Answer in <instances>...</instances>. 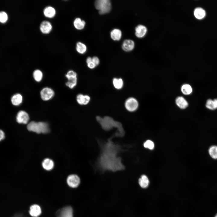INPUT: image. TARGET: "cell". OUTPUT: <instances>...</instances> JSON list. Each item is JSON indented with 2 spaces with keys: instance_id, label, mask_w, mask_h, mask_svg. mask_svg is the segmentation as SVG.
<instances>
[{
  "instance_id": "d6986e66",
  "label": "cell",
  "mask_w": 217,
  "mask_h": 217,
  "mask_svg": "<svg viewBox=\"0 0 217 217\" xmlns=\"http://www.w3.org/2000/svg\"><path fill=\"white\" fill-rule=\"evenodd\" d=\"M206 106L207 108L211 110H214L217 108V99L213 100L209 99L206 101Z\"/></svg>"
},
{
  "instance_id": "f546056e",
  "label": "cell",
  "mask_w": 217,
  "mask_h": 217,
  "mask_svg": "<svg viewBox=\"0 0 217 217\" xmlns=\"http://www.w3.org/2000/svg\"><path fill=\"white\" fill-rule=\"evenodd\" d=\"M90 97L88 95H84V101L83 105H86L90 102Z\"/></svg>"
},
{
  "instance_id": "d6a6232c",
  "label": "cell",
  "mask_w": 217,
  "mask_h": 217,
  "mask_svg": "<svg viewBox=\"0 0 217 217\" xmlns=\"http://www.w3.org/2000/svg\"><path fill=\"white\" fill-rule=\"evenodd\" d=\"M5 138V134L2 130H0V141L3 140Z\"/></svg>"
},
{
  "instance_id": "e0dca14e",
  "label": "cell",
  "mask_w": 217,
  "mask_h": 217,
  "mask_svg": "<svg viewBox=\"0 0 217 217\" xmlns=\"http://www.w3.org/2000/svg\"><path fill=\"white\" fill-rule=\"evenodd\" d=\"M138 183L141 187L146 188L149 186V181L146 175H142L139 179Z\"/></svg>"
},
{
  "instance_id": "277c9868",
  "label": "cell",
  "mask_w": 217,
  "mask_h": 217,
  "mask_svg": "<svg viewBox=\"0 0 217 217\" xmlns=\"http://www.w3.org/2000/svg\"><path fill=\"white\" fill-rule=\"evenodd\" d=\"M124 106L126 109L130 112H133L137 109L138 103L135 98L131 97L127 99L124 103Z\"/></svg>"
},
{
  "instance_id": "83f0119b",
  "label": "cell",
  "mask_w": 217,
  "mask_h": 217,
  "mask_svg": "<svg viewBox=\"0 0 217 217\" xmlns=\"http://www.w3.org/2000/svg\"><path fill=\"white\" fill-rule=\"evenodd\" d=\"M8 19V15L5 12L2 11L0 12V22L4 23L7 21Z\"/></svg>"
},
{
  "instance_id": "ffe728a7",
  "label": "cell",
  "mask_w": 217,
  "mask_h": 217,
  "mask_svg": "<svg viewBox=\"0 0 217 217\" xmlns=\"http://www.w3.org/2000/svg\"><path fill=\"white\" fill-rule=\"evenodd\" d=\"M208 151L209 155L212 159H217V145L211 146L208 148Z\"/></svg>"
},
{
  "instance_id": "7c38bea8",
  "label": "cell",
  "mask_w": 217,
  "mask_h": 217,
  "mask_svg": "<svg viewBox=\"0 0 217 217\" xmlns=\"http://www.w3.org/2000/svg\"><path fill=\"white\" fill-rule=\"evenodd\" d=\"M135 35L139 38H141L144 36L147 31L146 28L142 25H139L137 26L135 28Z\"/></svg>"
},
{
  "instance_id": "836d02e7",
  "label": "cell",
  "mask_w": 217,
  "mask_h": 217,
  "mask_svg": "<svg viewBox=\"0 0 217 217\" xmlns=\"http://www.w3.org/2000/svg\"><path fill=\"white\" fill-rule=\"evenodd\" d=\"M86 61L87 64L92 61V58L90 57H88L87 58Z\"/></svg>"
},
{
  "instance_id": "1f68e13d",
  "label": "cell",
  "mask_w": 217,
  "mask_h": 217,
  "mask_svg": "<svg viewBox=\"0 0 217 217\" xmlns=\"http://www.w3.org/2000/svg\"><path fill=\"white\" fill-rule=\"evenodd\" d=\"M87 65L88 67L91 69H94L96 66L92 61L87 64Z\"/></svg>"
},
{
  "instance_id": "cb8c5ba5",
  "label": "cell",
  "mask_w": 217,
  "mask_h": 217,
  "mask_svg": "<svg viewBox=\"0 0 217 217\" xmlns=\"http://www.w3.org/2000/svg\"><path fill=\"white\" fill-rule=\"evenodd\" d=\"M112 83L114 87L117 89H121L123 87L124 82L121 78H114L112 80Z\"/></svg>"
},
{
  "instance_id": "6da1fadb",
  "label": "cell",
  "mask_w": 217,
  "mask_h": 217,
  "mask_svg": "<svg viewBox=\"0 0 217 217\" xmlns=\"http://www.w3.org/2000/svg\"><path fill=\"white\" fill-rule=\"evenodd\" d=\"M27 128L28 131L38 134H46L49 131L48 124L42 122L31 121L28 124Z\"/></svg>"
},
{
  "instance_id": "ac0fdd59",
  "label": "cell",
  "mask_w": 217,
  "mask_h": 217,
  "mask_svg": "<svg viewBox=\"0 0 217 217\" xmlns=\"http://www.w3.org/2000/svg\"><path fill=\"white\" fill-rule=\"evenodd\" d=\"M42 165L44 169L46 170L49 171L53 168L54 163L52 160L47 158L43 160L42 163Z\"/></svg>"
},
{
  "instance_id": "ba28073f",
  "label": "cell",
  "mask_w": 217,
  "mask_h": 217,
  "mask_svg": "<svg viewBox=\"0 0 217 217\" xmlns=\"http://www.w3.org/2000/svg\"><path fill=\"white\" fill-rule=\"evenodd\" d=\"M54 93L51 89L45 87L40 92L42 99L44 101H47L51 99L53 96Z\"/></svg>"
},
{
  "instance_id": "30bf717a",
  "label": "cell",
  "mask_w": 217,
  "mask_h": 217,
  "mask_svg": "<svg viewBox=\"0 0 217 217\" xmlns=\"http://www.w3.org/2000/svg\"><path fill=\"white\" fill-rule=\"evenodd\" d=\"M43 13L46 17L49 18H52L55 16L56 14V11L53 7L49 6L44 8Z\"/></svg>"
},
{
  "instance_id": "5b68a950",
  "label": "cell",
  "mask_w": 217,
  "mask_h": 217,
  "mask_svg": "<svg viewBox=\"0 0 217 217\" xmlns=\"http://www.w3.org/2000/svg\"><path fill=\"white\" fill-rule=\"evenodd\" d=\"M57 215V217H73L72 209L70 206L65 207L58 211Z\"/></svg>"
},
{
  "instance_id": "9a60e30c",
  "label": "cell",
  "mask_w": 217,
  "mask_h": 217,
  "mask_svg": "<svg viewBox=\"0 0 217 217\" xmlns=\"http://www.w3.org/2000/svg\"><path fill=\"white\" fill-rule=\"evenodd\" d=\"M86 23L84 20H82L79 17L76 18L73 21L74 27L77 30H81L85 27Z\"/></svg>"
},
{
  "instance_id": "3957f363",
  "label": "cell",
  "mask_w": 217,
  "mask_h": 217,
  "mask_svg": "<svg viewBox=\"0 0 217 217\" xmlns=\"http://www.w3.org/2000/svg\"><path fill=\"white\" fill-rule=\"evenodd\" d=\"M65 76L68 79L66 83V85L71 89L74 88L77 85V74L72 70L69 71Z\"/></svg>"
},
{
  "instance_id": "484cf974",
  "label": "cell",
  "mask_w": 217,
  "mask_h": 217,
  "mask_svg": "<svg viewBox=\"0 0 217 217\" xmlns=\"http://www.w3.org/2000/svg\"><path fill=\"white\" fill-rule=\"evenodd\" d=\"M33 77L35 80L37 82H40L42 80L43 74L39 70H36L33 72Z\"/></svg>"
},
{
  "instance_id": "8992f818",
  "label": "cell",
  "mask_w": 217,
  "mask_h": 217,
  "mask_svg": "<svg viewBox=\"0 0 217 217\" xmlns=\"http://www.w3.org/2000/svg\"><path fill=\"white\" fill-rule=\"evenodd\" d=\"M67 181L68 185L72 188L77 187L80 182V178L75 175H69L67 178Z\"/></svg>"
},
{
  "instance_id": "8fae6325",
  "label": "cell",
  "mask_w": 217,
  "mask_h": 217,
  "mask_svg": "<svg viewBox=\"0 0 217 217\" xmlns=\"http://www.w3.org/2000/svg\"><path fill=\"white\" fill-rule=\"evenodd\" d=\"M135 43L131 39H127L123 42L122 45V49L125 52H130L134 49Z\"/></svg>"
},
{
  "instance_id": "4316f807",
  "label": "cell",
  "mask_w": 217,
  "mask_h": 217,
  "mask_svg": "<svg viewBox=\"0 0 217 217\" xmlns=\"http://www.w3.org/2000/svg\"><path fill=\"white\" fill-rule=\"evenodd\" d=\"M144 146L146 148L150 149H153L154 147V144L151 140H146L143 144Z\"/></svg>"
},
{
  "instance_id": "f1b7e54d",
  "label": "cell",
  "mask_w": 217,
  "mask_h": 217,
  "mask_svg": "<svg viewBox=\"0 0 217 217\" xmlns=\"http://www.w3.org/2000/svg\"><path fill=\"white\" fill-rule=\"evenodd\" d=\"M84 95L81 94H78L77 96V101L78 103L80 105H83L84 101Z\"/></svg>"
},
{
  "instance_id": "4fadbf2b",
  "label": "cell",
  "mask_w": 217,
  "mask_h": 217,
  "mask_svg": "<svg viewBox=\"0 0 217 217\" xmlns=\"http://www.w3.org/2000/svg\"><path fill=\"white\" fill-rule=\"evenodd\" d=\"M30 215L33 217H37L41 213V210L40 207L36 204L31 206L29 211Z\"/></svg>"
},
{
  "instance_id": "4dcf8cb0",
  "label": "cell",
  "mask_w": 217,
  "mask_h": 217,
  "mask_svg": "<svg viewBox=\"0 0 217 217\" xmlns=\"http://www.w3.org/2000/svg\"><path fill=\"white\" fill-rule=\"evenodd\" d=\"M92 61L95 64L96 66L98 65L100 63L99 58L96 56H94L92 58Z\"/></svg>"
},
{
  "instance_id": "5bb4252c",
  "label": "cell",
  "mask_w": 217,
  "mask_h": 217,
  "mask_svg": "<svg viewBox=\"0 0 217 217\" xmlns=\"http://www.w3.org/2000/svg\"><path fill=\"white\" fill-rule=\"evenodd\" d=\"M175 102L177 105L181 109L185 108L188 106L187 102L182 96L178 97L176 99Z\"/></svg>"
},
{
  "instance_id": "2e32d148",
  "label": "cell",
  "mask_w": 217,
  "mask_h": 217,
  "mask_svg": "<svg viewBox=\"0 0 217 217\" xmlns=\"http://www.w3.org/2000/svg\"><path fill=\"white\" fill-rule=\"evenodd\" d=\"M110 36L111 38L114 40H119L122 36L121 31L119 29H114L111 32Z\"/></svg>"
},
{
  "instance_id": "e575fe53",
  "label": "cell",
  "mask_w": 217,
  "mask_h": 217,
  "mask_svg": "<svg viewBox=\"0 0 217 217\" xmlns=\"http://www.w3.org/2000/svg\"><path fill=\"white\" fill-rule=\"evenodd\" d=\"M214 217H217V213L215 214Z\"/></svg>"
},
{
  "instance_id": "603a6c76",
  "label": "cell",
  "mask_w": 217,
  "mask_h": 217,
  "mask_svg": "<svg viewBox=\"0 0 217 217\" xmlns=\"http://www.w3.org/2000/svg\"><path fill=\"white\" fill-rule=\"evenodd\" d=\"M76 49L77 51L80 54L85 53L87 50L86 46L83 43L78 42L76 44Z\"/></svg>"
},
{
  "instance_id": "9c48e42d",
  "label": "cell",
  "mask_w": 217,
  "mask_h": 217,
  "mask_svg": "<svg viewBox=\"0 0 217 217\" xmlns=\"http://www.w3.org/2000/svg\"><path fill=\"white\" fill-rule=\"evenodd\" d=\"M29 119L28 114L26 112L20 111L17 113L16 116V121L19 123L26 124Z\"/></svg>"
},
{
  "instance_id": "52a82bcc",
  "label": "cell",
  "mask_w": 217,
  "mask_h": 217,
  "mask_svg": "<svg viewBox=\"0 0 217 217\" xmlns=\"http://www.w3.org/2000/svg\"><path fill=\"white\" fill-rule=\"evenodd\" d=\"M52 29V26L49 21L44 20L40 24L39 30L43 34H49L51 32Z\"/></svg>"
},
{
  "instance_id": "7a4b0ae2",
  "label": "cell",
  "mask_w": 217,
  "mask_h": 217,
  "mask_svg": "<svg viewBox=\"0 0 217 217\" xmlns=\"http://www.w3.org/2000/svg\"><path fill=\"white\" fill-rule=\"evenodd\" d=\"M94 6L101 14L108 13L111 9V3L109 0H96L94 3Z\"/></svg>"
},
{
  "instance_id": "d4e9b609",
  "label": "cell",
  "mask_w": 217,
  "mask_h": 217,
  "mask_svg": "<svg viewBox=\"0 0 217 217\" xmlns=\"http://www.w3.org/2000/svg\"><path fill=\"white\" fill-rule=\"evenodd\" d=\"M181 91L184 95H189L192 92V88L190 85L185 84H183L181 87Z\"/></svg>"
},
{
  "instance_id": "7402d4cb",
  "label": "cell",
  "mask_w": 217,
  "mask_h": 217,
  "mask_svg": "<svg viewBox=\"0 0 217 217\" xmlns=\"http://www.w3.org/2000/svg\"><path fill=\"white\" fill-rule=\"evenodd\" d=\"M194 14L196 18L198 19L203 18L206 15L205 11L201 8H197L194 10Z\"/></svg>"
},
{
  "instance_id": "44dd1931",
  "label": "cell",
  "mask_w": 217,
  "mask_h": 217,
  "mask_svg": "<svg viewBox=\"0 0 217 217\" xmlns=\"http://www.w3.org/2000/svg\"><path fill=\"white\" fill-rule=\"evenodd\" d=\"M23 97L20 94H16L14 95L11 98V102L13 105L17 106L20 105L22 102Z\"/></svg>"
}]
</instances>
